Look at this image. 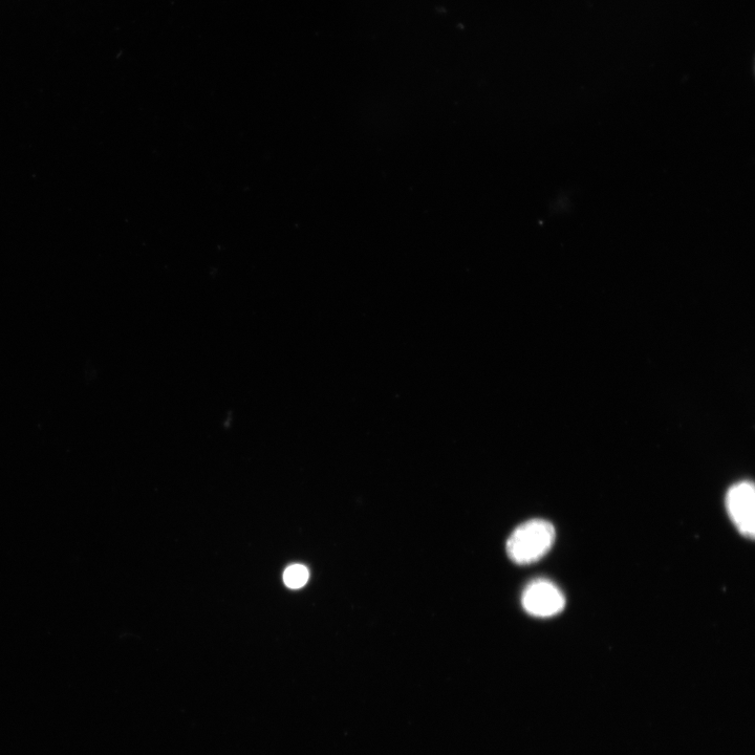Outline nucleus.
<instances>
[{"mask_svg":"<svg viewBox=\"0 0 755 755\" xmlns=\"http://www.w3.org/2000/svg\"><path fill=\"white\" fill-rule=\"evenodd\" d=\"M555 537V528L548 521H528L517 527L508 538V556L517 565L536 563L550 552Z\"/></svg>","mask_w":755,"mask_h":755,"instance_id":"obj_1","label":"nucleus"},{"mask_svg":"<svg viewBox=\"0 0 755 755\" xmlns=\"http://www.w3.org/2000/svg\"><path fill=\"white\" fill-rule=\"evenodd\" d=\"M522 604L529 615L550 618L564 611L566 597L552 581L536 579L525 589Z\"/></svg>","mask_w":755,"mask_h":755,"instance_id":"obj_2","label":"nucleus"},{"mask_svg":"<svg viewBox=\"0 0 755 755\" xmlns=\"http://www.w3.org/2000/svg\"><path fill=\"white\" fill-rule=\"evenodd\" d=\"M755 491L750 482L733 485L726 495V508L739 532L753 538L755 533Z\"/></svg>","mask_w":755,"mask_h":755,"instance_id":"obj_3","label":"nucleus"},{"mask_svg":"<svg viewBox=\"0 0 755 755\" xmlns=\"http://www.w3.org/2000/svg\"><path fill=\"white\" fill-rule=\"evenodd\" d=\"M309 577V570L302 565L290 566L284 573L285 584L290 589H300L305 587Z\"/></svg>","mask_w":755,"mask_h":755,"instance_id":"obj_4","label":"nucleus"}]
</instances>
